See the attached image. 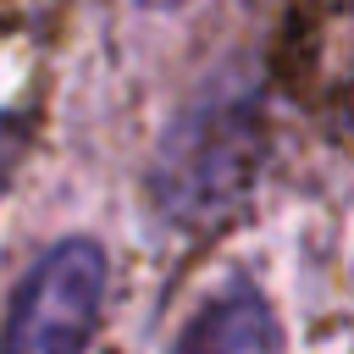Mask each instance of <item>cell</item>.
Segmentation results:
<instances>
[{
	"mask_svg": "<svg viewBox=\"0 0 354 354\" xmlns=\"http://www.w3.org/2000/svg\"><path fill=\"white\" fill-rule=\"evenodd\" d=\"M277 343H282V332H277L271 299L249 277H227L177 326L166 354H277Z\"/></svg>",
	"mask_w": 354,
	"mask_h": 354,
	"instance_id": "3957f363",
	"label": "cell"
},
{
	"mask_svg": "<svg viewBox=\"0 0 354 354\" xmlns=\"http://www.w3.org/2000/svg\"><path fill=\"white\" fill-rule=\"evenodd\" d=\"M22 138H28V133H22V122L0 111V188H6V177H11V166L22 160Z\"/></svg>",
	"mask_w": 354,
	"mask_h": 354,
	"instance_id": "277c9868",
	"label": "cell"
},
{
	"mask_svg": "<svg viewBox=\"0 0 354 354\" xmlns=\"http://www.w3.org/2000/svg\"><path fill=\"white\" fill-rule=\"evenodd\" d=\"M266 166V94L254 77L205 83L149 155V205L166 227L205 232L227 221Z\"/></svg>",
	"mask_w": 354,
	"mask_h": 354,
	"instance_id": "6da1fadb",
	"label": "cell"
},
{
	"mask_svg": "<svg viewBox=\"0 0 354 354\" xmlns=\"http://www.w3.org/2000/svg\"><path fill=\"white\" fill-rule=\"evenodd\" d=\"M111 266L94 238L50 243L11 293L0 354H88L105 310Z\"/></svg>",
	"mask_w": 354,
	"mask_h": 354,
	"instance_id": "7a4b0ae2",
	"label": "cell"
}]
</instances>
